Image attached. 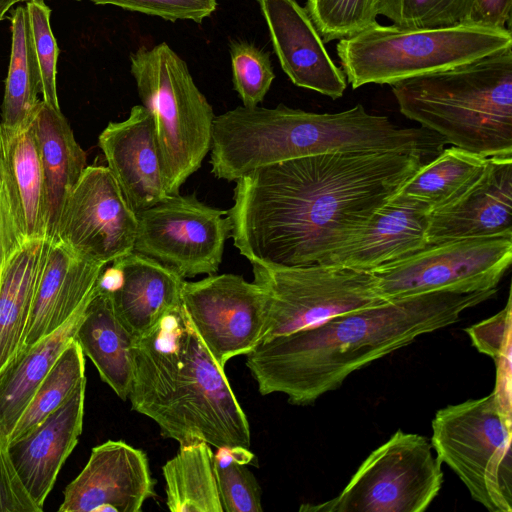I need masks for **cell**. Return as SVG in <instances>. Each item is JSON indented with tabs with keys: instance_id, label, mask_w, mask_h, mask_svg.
<instances>
[{
	"instance_id": "1",
	"label": "cell",
	"mask_w": 512,
	"mask_h": 512,
	"mask_svg": "<svg viewBox=\"0 0 512 512\" xmlns=\"http://www.w3.org/2000/svg\"><path fill=\"white\" fill-rule=\"evenodd\" d=\"M415 152H339L258 167L237 179L234 246L265 266L325 264L425 163Z\"/></svg>"
},
{
	"instance_id": "2",
	"label": "cell",
	"mask_w": 512,
	"mask_h": 512,
	"mask_svg": "<svg viewBox=\"0 0 512 512\" xmlns=\"http://www.w3.org/2000/svg\"><path fill=\"white\" fill-rule=\"evenodd\" d=\"M496 293L497 288L434 292L351 311L261 342L246 355V366L261 395L281 393L290 404H312L353 372L455 324L464 311Z\"/></svg>"
},
{
	"instance_id": "3",
	"label": "cell",
	"mask_w": 512,
	"mask_h": 512,
	"mask_svg": "<svg viewBox=\"0 0 512 512\" xmlns=\"http://www.w3.org/2000/svg\"><path fill=\"white\" fill-rule=\"evenodd\" d=\"M128 400L179 445L201 440L250 448L246 414L183 305L136 339Z\"/></svg>"
},
{
	"instance_id": "4",
	"label": "cell",
	"mask_w": 512,
	"mask_h": 512,
	"mask_svg": "<svg viewBox=\"0 0 512 512\" xmlns=\"http://www.w3.org/2000/svg\"><path fill=\"white\" fill-rule=\"evenodd\" d=\"M445 140L424 128H403L363 105L337 113H315L283 104L238 106L215 116L211 173L236 181L265 165L294 158L339 153L394 151L436 156Z\"/></svg>"
},
{
	"instance_id": "5",
	"label": "cell",
	"mask_w": 512,
	"mask_h": 512,
	"mask_svg": "<svg viewBox=\"0 0 512 512\" xmlns=\"http://www.w3.org/2000/svg\"><path fill=\"white\" fill-rule=\"evenodd\" d=\"M391 87L400 112L446 143L486 158L512 156V47Z\"/></svg>"
},
{
	"instance_id": "6",
	"label": "cell",
	"mask_w": 512,
	"mask_h": 512,
	"mask_svg": "<svg viewBox=\"0 0 512 512\" xmlns=\"http://www.w3.org/2000/svg\"><path fill=\"white\" fill-rule=\"evenodd\" d=\"M511 47V30L472 23L431 29L377 23L340 39L336 46L341 69L353 89L442 72Z\"/></svg>"
},
{
	"instance_id": "7",
	"label": "cell",
	"mask_w": 512,
	"mask_h": 512,
	"mask_svg": "<svg viewBox=\"0 0 512 512\" xmlns=\"http://www.w3.org/2000/svg\"><path fill=\"white\" fill-rule=\"evenodd\" d=\"M130 70L153 116L167 193L177 195L210 151L213 108L186 62L165 42L131 53Z\"/></svg>"
},
{
	"instance_id": "8",
	"label": "cell",
	"mask_w": 512,
	"mask_h": 512,
	"mask_svg": "<svg viewBox=\"0 0 512 512\" xmlns=\"http://www.w3.org/2000/svg\"><path fill=\"white\" fill-rule=\"evenodd\" d=\"M510 392L497 386L482 398L439 409L432 420L436 457L490 512L512 510Z\"/></svg>"
},
{
	"instance_id": "9",
	"label": "cell",
	"mask_w": 512,
	"mask_h": 512,
	"mask_svg": "<svg viewBox=\"0 0 512 512\" xmlns=\"http://www.w3.org/2000/svg\"><path fill=\"white\" fill-rule=\"evenodd\" d=\"M251 264L254 282L262 288L266 300L261 342L388 302L380 296L369 271L336 264Z\"/></svg>"
},
{
	"instance_id": "10",
	"label": "cell",
	"mask_w": 512,
	"mask_h": 512,
	"mask_svg": "<svg viewBox=\"0 0 512 512\" xmlns=\"http://www.w3.org/2000/svg\"><path fill=\"white\" fill-rule=\"evenodd\" d=\"M443 484L442 463L431 441L397 430L360 464L344 489L306 512H423Z\"/></svg>"
},
{
	"instance_id": "11",
	"label": "cell",
	"mask_w": 512,
	"mask_h": 512,
	"mask_svg": "<svg viewBox=\"0 0 512 512\" xmlns=\"http://www.w3.org/2000/svg\"><path fill=\"white\" fill-rule=\"evenodd\" d=\"M512 261V237L466 238L428 244L376 268L385 301L434 293H470L497 288Z\"/></svg>"
},
{
	"instance_id": "12",
	"label": "cell",
	"mask_w": 512,
	"mask_h": 512,
	"mask_svg": "<svg viewBox=\"0 0 512 512\" xmlns=\"http://www.w3.org/2000/svg\"><path fill=\"white\" fill-rule=\"evenodd\" d=\"M134 251L175 270L183 278L216 274L231 235L228 210L193 195H170L139 211Z\"/></svg>"
},
{
	"instance_id": "13",
	"label": "cell",
	"mask_w": 512,
	"mask_h": 512,
	"mask_svg": "<svg viewBox=\"0 0 512 512\" xmlns=\"http://www.w3.org/2000/svg\"><path fill=\"white\" fill-rule=\"evenodd\" d=\"M137 229V214L109 168L89 165L67 195L51 239L108 265L134 251Z\"/></svg>"
},
{
	"instance_id": "14",
	"label": "cell",
	"mask_w": 512,
	"mask_h": 512,
	"mask_svg": "<svg viewBox=\"0 0 512 512\" xmlns=\"http://www.w3.org/2000/svg\"><path fill=\"white\" fill-rule=\"evenodd\" d=\"M181 301L199 337L223 368L262 341L266 300L254 281L231 273L207 275L195 282L185 280Z\"/></svg>"
},
{
	"instance_id": "15",
	"label": "cell",
	"mask_w": 512,
	"mask_h": 512,
	"mask_svg": "<svg viewBox=\"0 0 512 512\" xmlns=\"http://www.w3.org/2000/svg\"><path fill=\"white\" fill-rule=\"evenodd\" d=\"M63 495L60 512H140L156 496L148 457L121 440L99 444Z\"/></svg>"
},
{
	"instance_id": "16",
	"label": "cell",
	"mask_w": 512,
	"mask_h": 512,
	"mask_svg": "<svg viewBox=\"0 0 512 512\" xmlns=\"http://www.w3.org/2000/svg\"><path fill=\"white\" fill-rule=\"evenodd\" d=\"M282 70L293 84L335 100L347 79L336 66L308 12L296 0H257Z\"/></svg>"
},
{
	"instance_id": "17",
	"label": "cell",
	"mask_w": 512,
	"mask_h": 512,
	"mask_svg": "<svg viewBox=\"0 0 512 512\" xmlns=\"http://www.w3.org/2000/svg\"><path fill=\"white\" fill-rule=\"evenodd\" d=\"M98 145L135 213L170 196L165 187L153 116L142 104L133 106L125 120L109 122L98 137Z\"/></svg>"
},
{
	"instance_id": "18",
	"label": "cell",
	"mask_w": 512,
	"mask_h": 512,
	"mask_svg": "<svg viewBox=\"0 0 512 512\" xmlns=\"http://www.w3.org/2000/svg\"><path fill=\"white\" fill-rule=\"evenodd\" d=\"M106 266L77 255L56 239H47L23 343L18 353L57 330L85 307Z\"/></svg>"
},
{
	"instance_id": "19",
	"label": "cell",
	"mask_w": 512,
	"mask_h": 512,
	"mask_svg": "<svg viewBox=\"0 0 512 512\" xmlns=\"http://www.w3.org/2000/svg\"><path fill=\"white\" fill-rule=\"evenodd\" d=\"M489 237H512V156L490 157L464 196L429 214L427 244Z\"/></svg>"
},
{
	"instance_id": "20",
	"label": "cell",
	"mask_w": 512,
	"mask_h": 512,
	"mask_svg": "<svg viewBox=\"0 0 512 512\" xmlns=\"http://www.w3.org/2000/svg\"><path fill=\"white\" fill-rule=\"evenodd\" d=\"M85 391L86 381L31 432L8 443L18 476L41 509L82 433Z\"/></svg>"
},
{
	"instance_id": "21",
	"label": "cell",
	"mask_w": 512,
	"mask_h": 512,
	"mask_svg": "<svg viewBox=\"0 0 512 512\" xmlns=\"http://www.w3.org/2000/svg\"><path fill=\"white\" fill-rule=\"evenodd\" d=\"M428 219L426 209L391 197L325 264L372 272L428 245Z\"/></svg>"
},
{
	"instance_id": "22",
	"label": "cell",
	"mask_w": 512,
	"mask_h": 512,
	"mask_svg": "<svg viewBox=\"0 0 512 512\" xmlns=\"http://www.w3.org/2000/svg\"><path fill=\"white\" fill-rule=\"evenodd\" d=\"M112 263L120 270L119 282L110 292L113 307L136 339L182 305L185 278L175 270L135 251Z\"/></svg>"
},
{
	"instance_id": "23",
	"label": "cell",
	"mask_w": 512,
	"mask_h": 512,
	"mask_svg": "<svg viewBox=\"0 0 512 512\" xmlns=\"http://www.w3.org/2000/svg\"><path fill=\"white\" fill-rule=\"evenodd\" d=\"M75 340L96 367L101 380L120 399L128 400L136 338L116 315L110 292L98 283L76 330Z\"/></svg>"
},
{
	"instance_id": "24",
	"label": "cell",
	"mask_w": 512,
	"mask_h": 512,
	"mask_svg": "<svg viewBox=\"0 0 512 512\" xmlns=\"http://www.w3.org/2000/svg\"><path fill=\"white\" fill-rule=\"evenodd\" d=\"M33 125L45 177L48 234L54 236L64 201L87 166L86 153L60 109L39 105Z\"/></svg>"
},
{
	"instance_id": "25",
	"label": "cell",
	"mask_w": 512,
	"mask_h": 512,
	"mask_svg": "<svg viewBox=\"0 0 512 512\" xmlns=\"http://www.w3.org/2000/svg\"><path fill=\"white\" fill-rule=\"evenodd\" d=\"M86 306L57 330L18 353L0 371V432L6 439L42 380L75 338Z\"/></svg>"
},
{
	"instance_id": "26",
	"label": "cell",
	"mask_w": 512,
	"mask_h": 512,
	"mask_svg": "<svg viewBox=\"0 0 512 512\" xmlns=\"http://www.w3.org/2000/svg\"><path fill=\"white\" fill-rule=\"evenodd\" d=\"M489 158L458 147L443 148L392 196L426 209H444L464 196L483 175Z\"/></svg>"
},
{
	"instance_id": "27",
	"label": "cell",
	"mask_w": 512,
	"mask_h": 512,
	"mask_svg": "<svg viewBox=\"0 0 512 512\" xmlns=\"http://www.w3.org/2000/svg\"><path fill=\"white\" fill-rule=\"evenodd\" d=\"M46 241L29 240L0 280V371L22 346Z\"/></svg>"
},
{
	"instance_id": "28",
	"label": "cell",
	"mask_w": 512,
	"mask_h": 512,
	"mask_svg": "<svg viewBox=\"0 0 512 512\" xmlns=\"http://www.w3.org/2000/svg\"><path fill=\"white\" fill-rule=\"evenodd\" d=\"M211 446L195 440L180 445L162 467L166 505L172 512H223Z\"/></svg>"
},
{
	"instance_id": "29",
	"label": "cell",
	"mask_w": 512,
	"mask_h": 512,
	"mask_svg": "<svg viewBox=\"0 0 512 512\" xmlns=\"http://www.w3.org/2000/svg\"><path fill=\"white\" fill-rule=\"evenodd\" d=\"M0 157L16 183L29 240L47 239L45 177L33 122L17 131L0 127Z\"/></svg>"
},
{
	"instance_id": "30",
	"label": "cell",
	"mask_w": 512,
	"mask_h": 512,
	"mask_svg": "<svg viewBox=\"0 0 512 512\" xmlns=\"http://www.w3.org/2000/svg\"><path fill=\"white\" fill-rule=\"evenodd\" d=\"M11 23V54L5 91L1 105L0 127L17 131L30 125L41 100L39 76L29 39L26 6L13 9Z\"/></svg>"
},
{
	"instance_id": "31",
	"label": "cell",
	"mask_w": 512,
	"mask_h": 512,
	"mask_svg": "<svg viewBox=\"0 0 512 512\" xmlns=\"http://www.w3.org/2000/svg\"><path fill=\"white\" fill-rule=\"evenodd\" d=\"M84 381V353L74 338L36 389L8 436L7 442L16 441L31 432L59 408Z\"/></svg>"
},
{
	"instance_id": "32",
	"label": "cell",
	"mask_w": 512,
	"mask_h": 512,
	"mask_svg": "<svg viewBox=\"0 0 512 512\" xmlns=\"http://www.w3.org/2000/svg\"><path fill=\"white\" fill-rule=\"evenodd\" d=\"M254 454L243 446H223L213 466L223 512H262L261 487L247 464Z\"/></svg>"
},
{
	"instance_id": "33",
	"label": "cell",
	"mask_w": 512,
	"mask_h": 512,
	"mask_svg": "<svg viewBox=\"0 0 512 512\" xmlns=\"http://www.w3.org/2000/svg\"><path fill=\"white\" fill-rule=\"evenodd\" d=\"M473 0H378V14L408 29L469 23Z\"/></svg>"
},
{
	"instance_id": "34",
	"label": "cell",
	"mask_w": 512,
	"mask_h": 512,
	"mask_svg": "<svg viewBox=\"0 0 512 512\" xmlns=\"http://www.w3.org/2000/svg\"><path fill=\"white\" fill-rule=\"evenodd\" d=\"M306 11L324 43L376 25L378 0H307Z\"/></svg>"
},
{
	"instance_id": "35",
	"label": "cell",
	"mask_w": 512,
	"mask_h": 512,
	"mask_svg": "<svg viewBox=\"0 0 512 512\" xmlns=\"http://www.w3.org/2000/svg\"><path fill=\"white\" fill-rule=\"evenodd\" d=\"M30 46L39 76L42 100L60 109L57 87V60L59 49L50 25L51 9L44 0H27Z\"/></svg>"
},
{
	"instance_id": "36",
	"label": "cell",
	"mask_w": 512,
	"mask_h": 512,
	"mask_svg": "<svg viewBox=\"0 0 512 512\" xmlns=\"http://www.w3.org/2000/svg\"><path fill=\"white\" fill-rule=\"evenodd\" d=\"M234 89L243 106L255 107L268 93L275 74L269 53L245 41L230 44Z\"/></svg>"
},
{
	"instance_id": "37",
	"label": "cell",
	"mask_w": 512,
	"mask_h": 512,
	"mask_svg": "<svg viewBox=\"0 0 512 512\" xmlns=\"http://www.w3.org/2000/svg\"><path fill=\"white\" fill-rule=\"evenodd\" d=\"M28 241L20 195L8 166L0 157V280L12 258Z\"/></svg>"
},
{
	"instance_id": "38",
	"label": "cell",
	"mask_w": 512,
	"mask_h": 512,
	"mask_svg": "<svg viewBox=\"0 0 512 512\" xmlns=\"http://www.w3.org/2000/svg\"><path fill=\"white\" fill-rule=\"evenodd\" d=\"M97 5H115L165 20H192L201 23L214 13L216 0H91Z\"/></svg>"
},
{
	"instance_id": "39",
	"label": "cell",
	"mask_w": 512,
	"mask_h": 512,
	"mask_svg": "<svg viewBox=\"0 0 512 512\" xmlns=\"http://www.w3.org/2000/svg\"><path fill=\"white\" fill-rule=\"evenodd\" d=\"M476 349L494 360L510 356L511 295L506 306L497 314L465 329Z\"/></svg>"
},
{
	"instance_id": "40",
	"label": "cell",
	"mask_w": 512,
	"mask_h": 512,
	"mask_svg": "<svg viewBox=\"0 0 512 512\" xmlns=\"http://www.w3.org/2000/svg\"><path fill=\"white\" fill-rule=\"evenodd\" d=\"M23 485L8 452L6 437L0 432V512H41Z\"/></svg>"
},
{
	"instance_id": "41",
	"label": "cell",
	"mask_w": 512,
	"mask_h": 512,
	"mask_svg": "<svg viewBox=\"0 0 512 512\" xmlns=\"http://www.w3.org/2000/svg\"><path fill=\"white\" fill-rule=\"evenodd\" d=\"M512 0H473L469 23L511 30Z\"/></svg>"
},
{
	"instance_id": "42",
	"label": "cell",
	"mask_w": 512,
	"mask_h": 512,
	"mask_svg": "<svg viewBox=\"0 0 512 512\" xmlns=\"http://www.w3.org/2000/svg\"><path fill=\"white\" fill-rule=\"evenodd\" d=\"M27 0H0V21L5 17L9 9L18 2Z\"/></svg>"
},
{
	"instance_id": "43",
	"label": "cell",
	"mask_w": 512,
	"mask_h": 512,
	"mask_svg": "<svg viewBox=\"0 0 512 512\" xmlns=\"http://www.w3.org/2000/svg\"><path fill=\"white\" fill-rule=\"evenodd\" d=\"M75 1H80V0H75Z\"/></svg>"
}]
</instances>
